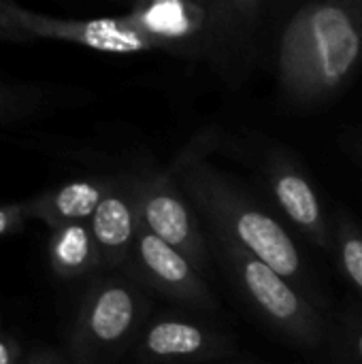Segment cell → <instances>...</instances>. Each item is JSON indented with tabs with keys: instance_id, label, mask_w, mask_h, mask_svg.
<instances>
[{
	"instance_id": "6da1fadb",
	"label": "cell",
	"mask_w": 362,
	"mask_h": 364,
	"mask_svg": "<svg viewBox=\"0 0 362 364\" xmlns=\"http://www.w3.org/2000/svg\"><path fill=\"white\" fill-rule=\"evenodd\" d=\"M284 6L273 0H158L122 17L154 51L207 64L226 87L239 90L271 58Z\"/></svg>"
},
{
	"instance_id": "7a4b0ae2",
	"label": "cell",
	"mask_w": 362,
	"mask_h": 364,
	"mask_svg": "<svg viewBox=\"0 0 362 364\" xmlns=\"http://www.w3.org/2000/svg\"><path fill=\"white\" fill-rule=\"evenodd\" d=\"M280 102L309 113L337 100L362 70V0L286 4L271 58Z\"/></svg>"
},
{
	"instance_id": "3957f363",
	"label": "cell",
	"mask_w": 362,
	"mask_h": 364,
	"mask_svg": "<svg viewBox=\"0 0 362 364\" xmlns=\"http://www.w3.org/2000/svg\"><path fill=\"white\" fill-rule=\"evenodd\" d=\"M215 141L218 136L207 130V134H196L188 147L175 156L169 171L179 183L181 192L190 200L201 222H205L207 230L235 241L275 269L280 275L290 279L316 303L312 273H307L303 254L286 226L271 211H267L233 175L205 160V154L215 147Z\"/></svg>"
},
{
	"instance_id": "277c9868",
	"label": "cell",
	"mask_w": 362,
	"mask_h": 364,
	"mask_svg": "<svg viewBox=\"0 0 362 364\" xmlns=\"http://www.w3.org/2000/svg\"><path fill=\"white\" fill-rule=\"evenodd\" d=\"M205 235L211 256L218 258L237 292L275 335L305 350H316L324 343L329 335L326 322L307 294L224 235L211 230Z\"/></svg>"
},
{
	"instance_id": "5b68a950",
	"label": "cell",
	"mask_w": 362,
	"mask_h": 364,
	"mask_svg": "<svg viewBox=\"0 0 362 364\" xmlns=\"http://www.w3.org/2000/svg\"><path fill=\"white\" fill-rule=\"evenodd\" d=\"M147 322L143 288L124 273L96 277L79 303L66 356L73 364H115L132 352Z\"/></svg>"
},
{
	"instance_id": "8992f818",
	"label": "cell",
	"mask_w": 362,
	"mask_h": 364,
	"mask_svg": "<svg viewBox=\"0 0 362 364\" xmlns=\"http://www.w3.org/2000/svg\"><path fill=\"white\" fill-rule=\"evenodd\" d=\"M137 192L141 226L181 252L201 273H205L211 262L207 235L173 173L169 168L139 171Z\"/></svg>"
},
{
	"instance_id": "52a82bcc",
	"label": "cell",
	"mask_w": 362,
	"mask_h": 364,
	"mask_svg": "<svg viewBox=\"0 0 362 364\" xmlns=\"http://www.w3.org/2000/svg\"><path fill=\"white\" fill-rule=\"evenodd\" d=\"M122 273L139 288L201 311H215L218 301L203 273L175 247L141 226Z\"/></svg>"
},
{
	"instance_id": "ba28073f",
	"label": "cell",
	"mask_w": 362,
	"mask_h": 364,
	"mask_svg": "<svg viewBox=\"0 0 362 364\" xmlns=\"http://www.w3.org/2000/svg\"><path fill=\"white\" fill-rule=\"evenodd\" d=\"M260 175L286 222L318 250L333 252V220L299 160L275 145L262 156Z\"/></svg>"
},
{
	"instance_id": "9c48e42d",
	"label": "cell",
	"mask_w": 362,
	"mask_h": 364,
	"mask_svg": "<svg viewBox=\"0 0 362 364\" xmlns=\"http://www.w3.org/2000/svg\"><path fill=\"white\" fill-rule=\"evenodd\" d=\"M233 352V337L215 326L179 316H158L145 324L130 354L139 364H209Z\"/></svg>"
},
{
	"instance_id": "30bf717a",
	"label": "cell",
	"mask_w": 362,
	"mask_h": 364,
	"mask_svg": "<svg viewBox=\"0 0 362 364\" xmlns=\"http://www.w3.org/2000/svg\"><path fill=\"white\" fill-rule=\"evenodd\" d=\"M15 21L36 41H64L81 45L102 53H147L154 51L151 43L130 26L124 17L111 19H60L43 13L28 11L19 4H11Z\"/></svg>"
},
{
	"instance_id": "8fae6325",
	"label": "cell",
	"mask_w": 362,
	"mask_h": 364,
	"mask_svg": "<svg viewBox=\"0 0 362 364\" xmlns=\"http://www.w3.org/2000/svg\"><path fill=\"white\" fill-rule=\"evenodd\" d=\"M90 228L100 254L102 273H122L141 230L137 173L113 177L109 192L90 220Z\"/></svg>"
},
{
	"instance_id": "7c38bea8",
	"label": "cell",
	"mask_w": 362,
	"mask_h": 364,
	"mask_svg": "<svg viewBox=\"0 0 362 364\" xmlns=\"http://www.w3.org/2000/svg\"><path fill=\"white\" fill-rule=\"evenodd\" d=\"M111 183L113 177L75 179L26 200L23 209L28 220L43 222L51 230L75 222H90Z\"/></svg>"
},
{
	"instance_id": "4fadbf2b",
	"label": "cell",
	"mask_w": 362,
	"mask_h": 364,
	"mask_svg": "<svg viewBox=\"0 0 362 364\" xmlns=\"http://www.w3.org/2000/svg\"><path fill=\"white\" fill-rule=\"evenodd\" d=\"M49 264L60 279H83L102 273L90 222H75L51 230Z\"/></svg>"
},
{
	"instance_id": "5bb4252c",
	"label": "cell",
	"mask_w": 362,
	"mask_h": 364,
	"mask_svg": "<svg viewBox=\"0 0 362 364\" xmlns=\"http://www.w3.org/2000/svg\"><path fill=\"white\" fill-rule=\"evenodd\" d=\"M333 256L346 282L362 299V228L346 211L333 218Z\"/></svg>"
},
{
	"instance_id": "9a60e30c",
	"label": "cell",
	"mask_w": 362,
	"mask_h": 364,
	"mask_svg": "<svg viewBox=\"0 0 362 364\" xmlns=\"http://www.w3.org/2000/svg\"><path fill=\"white\" fill-rule=\"evenodd\" d=\"M337 352L341 364H362V314L350 311L337 333Z\"/></svg>"
},
{
	"instance_id": "2e32d148",
	"label": "cell",
	"mask_w": 362,
	"mask_h": 364,
	"mask_svg": "<svg viewBox=\"0 0 362 364\" xmlns=\"http://www.w3.org/2000/svg\"><path fill=\"white\" fill-rule=\"evenodd\" d=\"M41 94L32 87H17L11 83L0 81V122H9L26 111H30L34 105H38Z\"/></svg>"
},
{
	"instance_id": "e0dca14e",
	"label": "cell",
	"mask_w": 362,
	"mask_h": 364,
	"mask_svg": "<svg viewBox=\"0 0 362 364\" xmlns=\"http://www.w3.org/2000/svg\"><path fill=\"white\" fill-rule=\"evenodd\" d=\"M9 0H0V41L4 43H34V38L15 21Z\"/></svg>"
},
{
	"instance_id": "ac0fdd59",
	"label": "cell",
	"mask_w": 362,
	"mask_h": 364,
	"mask_svg": "<svg viewBox=\"0 0 362 364\" xmlns=\"http://www.w3.org/2000/svg\"><path fill=\"white\" fill-rule=\"evenodd\" d=\"M26 222H28V215H26L23 203L0 207V237L19 232Z\"/></svg>"
},
{
	"instance_id": "d6986e66",
	"label": "cell",
	"mask_w": 362,
	"mask_h": 364,
	"mask_svg": "<svg viewBox=\"0 0 362 364\" xmlns=\"http://www.w3.org/2000/svg\"><path fill=\"white\" fill-rule=\"evenodd\" d=\"M23 360L21 346L13 337L0 333V364H21Z\"/></svg>"
},
{
	"instance_id": "ffe728a7",
	"label": "cell",
	"mask_w": 362,
	"mask_h": 364,
	"mask_svg": "<svg viewBox=\"0 0 362 364\" xmlns=\"http://www.w3.org/2000/svg\"><path fill=\"white\" fill-rule=\"evenodd\" d=\"M341 141H344V147H346L348 156L362 168V126L341 134Z\"/></svg>"
},
{
	"instance_id": "44dd1931",
	"label": "cell",
	"mask_w": 362,
	"mask_h": 364,
	"mask_svg": "<svg viewBox=\"0 0 362 364\" xmlns=\"http://www.w3.org/2000/svg\"><path fill=\"white\" fill-rule=\"evenodd\" d=\"M21 364H73L68 360V356L55 352V350H41L30 354Z\"/></svg>"
},
{
	"instance_id": "7402d4cb",
	"label": "cell",
	"mask_w": 362,
	"mask_h": 364,
	"mask_svg": "<svg viewBox=\"0 0 362 364\" xmlns=\"http://www.w3.org/2000/svg\"><path fill=\"white\" fill-rule=\"evenodd\" d=\"M239 364H262V363H254V360H241Z\"/></svg>"
}]
</instances>
